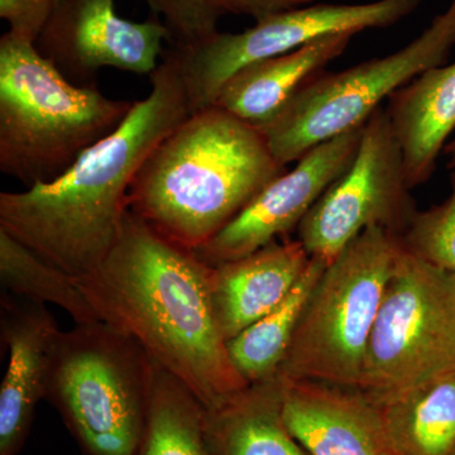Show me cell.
<instances>
[{"mask_svg":"<svg viewBox=\"0 0 455 455\" xmlns=\"http://www.w3.org/2000/svg\"><path fill=\"white\" fill-rule=\"evenodd\" d=\"M310 259L296 239L276 241L242 259L212 266V307L227 341L277 307Z\"/></svg>","mask_w":455,"mask_h":455,"instance_id":"9a60e30c","label":"cell"},{"mask_svg":"<svg viewBox=\"0 0 455 455\" xmlns=\"http://www.w3.org/2000/svg\"><path fill=\"white\" fill-rule=\"evenodd\" d=\"M0 283L3 291L12 295L44 305H56L73 317L75 324L99 320L75 277L47 262L2 229Z\"/></svg>","mask_w":455,"mask_h":455,"instance_id":"7402d4cb","label":"cell"},{"mask_svg":"<svg viewBox=\"0 0 455 455\" xmlns=\"http://www.w3.org/2000/svg\"><path fill=\"white\" fill-rule=\"evenodd\" d=\"M455 47V0L418 37L390 55L339 73L317 75L262 131L283 166L314 147L363 127L368 119L416 76L445 64Z\"/></svg>","mask_w":455,"mask_h":455,"instance_id":"52a82bcc","label":"cell"},{"mask_svg":"<svg viewBox=\"0 0 455 455\" xmlns=\"http://www.w3.org/2000/svg\"><path fill=\"white\" fill-rule=\"evenodd\" d=\"M133 106L70 82L33 42L11 31L0 38V172L26 188L61 176Z\"/></svg>","mask_w":455,"mask_h":455,"instance_id":"277c9868","label":"cell"},{"mask_svg":"<svg viewBox=\"0 0 455 455\" xmlns=\"http://www.w3.org/2000/svg\"><path fill=\"white\" fill-rule=\"evenodd\" d=\"M206 429L217 455H310L284 423L277 377L206 410Z\"/></svg>","mask_w":455,"mask_h":455,"instance_id":"ac0fdd59","label":"cell"},{"mask_svg":"<svg viewBox=\"0 0 455 455\" xmlns=\"http://www.w3.org/2000/svg\"><path fill=\"white\" fill-rule=\"evenodd\" d=\"M451 367L455 272L401 245L368 341L359 390L379 403Z\"/></svg>","mask_w":455,"mask_h":455,"instance_id":"ba28073f","label":"cell"},{"mask_svg":"<svg viewBox=\"0 0 455 455\" xmlns=\"http://www.w3.org/2000/svg\"><path fill=\"white\" fill-rule=\"evenodd\" d=\"M61 329L41 302L2 292L0 334L8 364L0 386V455H17L46 398L51 350Z\"/></svg>","mask_w":455,"mask_h":455,"instance_id":"4fadbf2b","label":"cell"},{"mask_svg":"<svg viewBox=\"0 0 455 455\" xmlns=\"http://www.w3.org/2000/svg\"><path fill=\"white\" fill-rule=\"evenodd\" d=\"M363 127L314 147L266 185L212 241L196 251L211 266L248 256L286 235L307 217L357 154Z\"/></svg>","mask_w":455,"mask_h":455,"instance_id":"7c38bea8","label":"cell"},{"mask_svg":"<svg viewBox=\"0 0 455 455\" xmlns=\"http://www.w3.org/2000/svg\"><path fill=\"white\" fill-rule=\"evenodd\" d=\"M353 33L326 36L291 52L244 66L224 84L214 107L253 127L262 128L310 80L339 57Z\"/></svg>","mask_w":455,"mask_h":455,"instance_id":"2e32d148","label":"cell"},{"mask_svg":"<svg viewBox=\"0 0 455 455\" xmlns=\"http://www.w3.org/2000/svg\"><path fill=\"white\" fill-rule=\"evenodd\" d=\"M423 2L313 3L262 18L243 32H218L193 46L170 47L164 55L176 66L193 114L214 106L224 84L244 66L291 52L326 36L387 28L414 13Z\"/></svg>","mask_w":455,"mask_h":455,"instance_id":"9c48e42d","label":"cell"},{"mask_svg":"<svg viewBox=\"0 0 455 455\" xmlns=\"http://www.w3.org/2000/svg\"><path fill=\"white\" fill-rule=\"evenodd\" d=\"M376 403L396 455H455V367Z\"/></svg>","mask_w":455,"mask_h":455,"instance_id":"d6986e66","label":"cell"},{"mask_svg":"<svg viewBox=\"0 0 455 455\" xmlns=\"http://www.w3.org/2000/svg\"><path fill=\"white\" fill-rule=\"evenodd\" d=\"M444 154L448 157L449 169L455 170V137L445 146Z\"/></svg>","mask_w":455,"mask_h":455,"instance_id":"484cf974","label":"cell"},{"mask_svg":"<svg viewBox=\"0 0 455 455\" xmlns=\"http://www.w3.org/2000/svg\"><path fill=\"white\" fill-rule=\"evenodd\" d=\"M283 171L262 131L212 106L155 147L132 182L128 209L196 252Z\"/></svg>","mask_w":455,"mask_h":455,"instance_id":"3957f363","label":"cell"},{"mask_svg":"<svg viewBox=\"0 0 455 455\" xmlns=\"http://www.w3.org/2000/svg\"><path fill=\"white\" fill-rule=\"evenodd\" d=\"M400 242L410 253L455 272V172L451 196L427 211H416Z\"/></svg>","mask_w":455,"mask_h":455,"instance_id":"cb8c5ba5","label":"cell"},{"mask_svg":"<svg viewBox=\"0 0 455 455\" xmlns=\"http://www.w3.org/2000/svg\"><path fill=\"white\" fill-rule=\"evenodd\" d=\"M149 79L151 92L134 101L125 121L61 176L0 193V229L75 278L106 259L130 211L132 182L155 147L190 116L184 85L164 52Z\"/></svg>","mask_w":455,"mask_h":455,"instance_id":"7a4b0ae2","label":"cell"},{"mask_svg":"<svg viewBox=\"0 0 455 455\" xmlns=\"http://www.w3.org/2000/svg\"><path fill=\"white\" fill-rule=\"evenodd\" d=\"M278 379L284 423L310 455H396L379 405L363 391Z\"/></svg>","mask_w":455,"mask_h":455,"instance_id":"5bb4252c","label":"cell"},{"mask_svg":"<svg viewBox=\"0 0 455 455\" xmlns=\"http://www.w3.org/2000/svg\"><path fill=\"white\" fill-rule=\"evenodd\" d=\"M400 236L368 228L317 281L277 376L357 388Z\"/></svg>","mask_w":455,"mask_h":455,"instance_id":"8992f818","label":"cell"},{"mask_svg":"<svg viewBox=\"0 0 455 455\" xmlns=\"http://www.w3.org/2000/svg\"><path fill=\"white\" fill-rule=\"evenodd\" d=\"M155 361L107 323L60 331L51 350L46 400L84 455H134L145 431Z\"/></svg>","mask_w":455,"mask_h":455,"instance_id":"5b68a950","label":"cell"},{"mask_svg":"<svg viewBox=\"0 0 455 455\" xmlns=\"http://www.w3.org/2000/svg\"><path fill=\"white\" fill-rule=\"evenodd\" d=\"M405 161L386 109L362 131L357 154L299 224L298 241L326 266L368 228L400 236L416 212Z\"/></svg>","mask_w":455,"mask_h":455,"instance_id":"30bf717a","label":"cell"},{"mask_svg":"<svg viewBox=\"0 0 455 455\" xmlns=\"http://www.w3.org/2000/svg\"><path fill=\"white\" fill-rule=\"evenodd\" d=\"M325 267L324 262L311 257L309 266L286 299L267 315L227 341L233 366L248 385L277 376L302 311Z\"/></svg>","mask_w":455,"mask_h":455,"instance_id":"ffe728a7","label":"cell"},{"mask_svg":"<svg viewBox=\"0 0 455 455\" xmlns=\"http://www.w3.org/2000/svg\"><path fill=\"white\" fill-rule=\"evenodd\" d=\"M169 41L160 18L132 22L116 0H59L35 46L70 82L89 85L103 68L151 75Z\"/></svg>","mask_w":455,"mask_h":455,"instance_id":"8fae6325","label":"cell"},{"mask_svg":"<svg viewBox=\"0 0 455 455\" xmlns=\"http://www.w3.org/2000/svg\"><path fill=\"white\" fill-rule=\"evenodd\" d=\"M212 268L128 211L106 259L75 278L98 319L136 340L206 410L248 386L215 316Z\"/></svg>","mask_w":455,"mask_h":455,"instance_id":"6da1fadb","label":"cell"},{"mask_svg":"<svg viewBox=\"0 0 455 455\" xmlns=\"http://www.w3.org/2000/svg\"><path fill=\"white\" fill-rule=\"evenodd\" d=\"M59 0H0V18L9 31L35 44Z\"/></svg>","mask_w":455,"mask_h":455,"instance_id":"d4e9b609","label":"cell"},{"mask_svg":"<svg viewBox=\"0 0 455 455\" xmlns=\"http://www.w3.org/2000/svg\"><path fill=\"white\" fill-rule=\"evenodd\" d=\"M410 188L429 181L455 131V61L424 71L397 90L386 108Z\"/></svg>","mask_w":455,"mask_h":455,"instance_id":"e0dca14e","label":"cell"},{"mask_svg":"<svg viewBox=\"0 0 455 455\" xmlns=\"http://www.w3.org/2000/svg\"><path fill=\"white\" fill-rule=\"evenodd\" d=\"M134 455H217L205 407L156 362L145 431Z\"/></svg>","mask_w":455,"mask_h":455,"instance_id":"44dd1931","label":"cell"},{"mask_svg":"<svg viewBox=\"0 0 455 455\" xmlns=\"http://www.w3.org/2000/svg\"><path fill=\"white\" fill-rule=\"evenodd\" d=\"M169 31L170 47H188L218 33L221 18L228 14L254 20L313 4L316 0H143Z\"/></svg>","mask_w":455,"mask_h":455,"instance_id":"603a6c76","label":"cell"}]
</instances>
